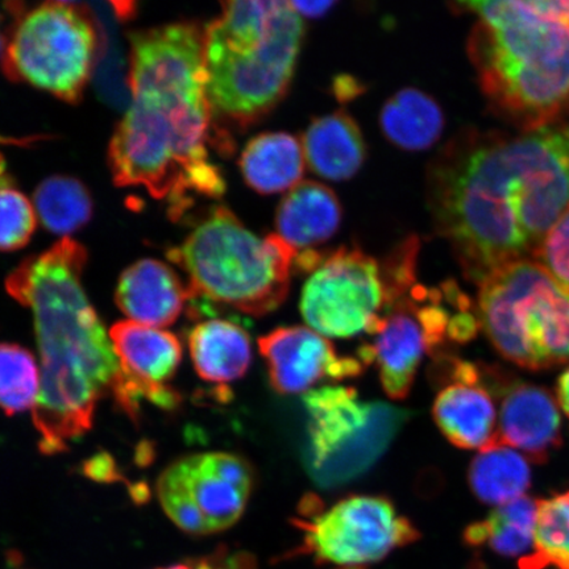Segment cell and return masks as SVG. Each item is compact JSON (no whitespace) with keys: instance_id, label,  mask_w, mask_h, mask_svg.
Instances as JSON below:
<instances>
[{"instance_id":"836d02e7","label":"cell","mask_w":569,"mask_h":569,"mask_svg":"<svg viewBox=\"0 0 569 569\" xmlns=\"http://www.w3.org/2000/svg\"><path fill=\"white\" fill-rule=\"evenodd\" d=\"M4 141L3 138H0V142ZM11 187V178L7 174L6 162L3 156L0 154V189Z\"/></svg>"},{"instance_id":"6da1fadb","label":"cell","mask_w":569,"mask_h":569,"mask_svg":"<svg viewBox=\"0 0 569 569\" xmlns=\"http://www.w3.org/2000/svg\"><path fill=\"white\" fill-rule=\"evenodd\" d=\"M426 196L469 281L536 260L569 208V120L516 134L461 132L427 169Z\"/></svg>"},{"instance_id":"cb8c5ba5","label":"cell","mask_w":569,"mask_h":569,"mask_svg":"<svg viewBox=\"0 0 569 569\" xmlns=\"http://www.w3.org/2000/svg\"><path fill=\"white\" fill-rule=\"evenodd\" d=\"M468 482L481 502L498 508L526 496L531 468L521 452L495 440L472 460Z\"/></svg>"},{"instance_id":"d6a6232c","label":"cell","mask_w":569,"mask_h":569,"mask_svg":"<svg viewBox=\"0 0 569 569\" xmlns=\"http://www.w3.org/2000/svg\"><path fill=\"white\" fill-rule=\"evenodd\" d=\"M557 397L561 410H563L569 418V368L559 377Z\"/></svg>"},{"instance_id":"4dcf8cb0","label":"cell","mask_w":569,"mask_h":569,"mask_svg":"<svg viewBox=\"0 0 569 569\" xmlns=\"http://www.w3.org/2000/svg\"><path fill=\"white\" fill-rule=\"evenodd\" d=\"M532 10L569 28V0H531Z\"/></svg>"},{"instance_id":"e575fe53","label":"cell","mask_w":569,"mask_h":569,"mask_svg":"<svg viewBox=\"0 0 569 569\" xmlns=\"http://www.w3.org/2000/svg\"><path fill=\"white\" fill-rule=\"evenodd\" d=\"M158 569H194L193 567H191V565H174V566H169V567H166V568H158Z\"/></svg>"},{"instance_id":"d4e9b609","label":"cell","mask_w":569,"mask_h":569,"mask_svg":"<svg viewBox=\"0 0 569 569\" xmlns=\"http://www.w3.org/2000/svg\"><path fill=\"white\" fill-rule=\"evenodd\" d=\"M538 500L525 496L498 507L483 521L475 522L465 531L468 546H488L501 557L517 558L532 551Z\"/></svg>"},{"instance_id":"f1b7e54d","label":"cell","mask_w":569,"mask_h":569,"mask_svg":"<svg viewBox=\"0 0 569 569\" xmlns=\"http://www.w3.org/2000/svg\"><path fill=\"white\" fill-rule=\"evenodd\" d=\"M36 226L38 216L30 199L11 187L0 189V251H18L26 247Z\"/></svg>"},{"instance_id":"5b68a950","label":"cell","mask_w":569,"mask_h":569,"mask_svg":"<svg viewBox=\"0 0 569 569\" xmlns=\"http://www.w3.org/2000/svg\"><path fill=\"white\" fill-rule=\"evenodd\" d=\"M203 32L212 111L249 126L281 102L293 80L305 27L290 2H227Z\"/></svg>"},{"instance_id":"44dd1931","label":"cell","mask_w":569,"mask_h":569,"mask_svg":"<svg viewBox=\"0 0 569 569\" xmlns=\"http://www.w3.org/2000/svg\"><path fill=\"white\" fill-rule=\"evenodd\" d=\"M189 351L198 376L220 386L240 380L252 361L248 332L226 319H209L194 326L189 333Z\"/></svg>"},{"instance_id":"7c38bea8","label":"cell","mask_w":569,"mask_h":569,"mask_svg":"<svg viewBox=\"0 0 569 569\" xmlns=\"http://www.w3.org/2000/svg\"><path fill=\"white\" fill-rule=\"evenodd\" d=\"M254 475L249 462L229 452L177 459L158 480L159 501L178 529L206 537L232 528L243 517Z\"/></svg>"},{"instance_id":"4316f807","label":"cell","mask_w":569,"mask_h":569,"mask_svg":"<svg viewBox=\"0 0 569 569\" xmlns=\"http://www.w3.org/2000/svg\"><path fill=\"white\" fill-rule=\"evenodd\" d=\"M569 569V492L538 500L532 551L519 560L521 569Z\"/></svg>"},{"instance_id":"83f0119b","label":"cell","mask_w":569,"mask_h":569,"mask_svg":"<svg viewBox=\"0 0 569 569\" xmlns=\"http://www.w3.org/2000/svg\"><path fill=\"white\" fill-rule=\"evenodd\" d=\"M41 373L34 356L24 347L0 343V409L7 416L34 410Z\"/></svg>"},{"instance_id":"8fae6325","label":"cell","mask_w":569,"mask_h":569,"mask_svg":"<svg viewBox=\"0 0 569 569\" xmlns=\"http://www.w3.org/2000/svg\"><path fill=\"white\" fill-rule=\"evenodd\" d=\"M293 525L302 532L296 553L337 569H367L421 538L410 519L382 496H351L327 509L318 497L308 496Z\"/></svg>"},{"instance_id":"2e32d148","label":"cell","mask_w":569,"mask_h":569,"mask_svg":"<svg viewBox=\"0 0 569 569\" xmlns=\"http://www.w3.org/2000/svg\"><path fill=\"white\" fill-rule=\"evenodd\" d=\"M450 369L451 382L433 401V421L455 447L481 451L497 439L493 397L472 362L452 360Z\"/></svg>"},{"instance_id":"484cf974","label":"cell","mask_w":569,"mask_h":569,"mask_svg":"<svg viewBox=\"0 0 569 569\" xmlns=\"http://www.w3.org/2000/svg\"><path fill=\"white\" fill-rule=\"evenodd\" d=\"M33 208L46 229L63 238L88 224L94 210L87 187L67 176L42 181L34 190Z\"/></svg>"},{"instance_id":"30bf717a","label":"cell","mask_w":569,"mask_h":569,"mask_svg":"<svg viewBox=\"0 0 569 569\" xmlns=\"http://www.w3.org/2000/svg\"><path fill=\"white\" fill-rule=\"evenodd\" d=\"M99 33L82 4L48 2L21 13L3 53L4 73L13 81L76 103L94 68Z\"/></svg>"},{"instance_id":"4fadbf2b","label":"cell","mask_w":569,"mask_h":569,"mask_svg":"<svg viewBox=\"0 0 569 569\" xmlns=\"http://www.w3.org/2000/svg\"><path fill=\"white\" fill-rule=\"evenodd\" d=\"M388 302L382 264L359 248H340L320 260L306 280L300 309L311 330L348 339L372 336Z\"/></svg>"},{"instance_id":"9a60e30c","label":"cell","mask_w":569,"mask_h":569,"mask_svg":"<svg viewBox=\"0 0 569 569\" xmlns=\"http://www.w3.org/2000/svg\"><path fill=\"white\" fill-rule=\"evenodd\" d=\"M109 332L131 400L138 407L149 401L162 409L176 408L180 396L167 386L182 360L181 341L174 333L132 320L113 325Z\"/></svg>"},{"instance_id":"ac0fdd59","label":"cell","mask_w":569,"mask_h":569,"mask_svg":"<svg viewBox=\"0 0 569 569\" xmlns=\"http://www.w3.org/2000/svg\"><path fill=\"white\" fill-rule=\"evenodd\" d=\"M190 297L189 287L172 268L159 260L144 259L120 276L116 300L128 320L161 329L180 318Z\"/></svg>"},{"instance_id":"ba28073f","label":"cell","mask_w":569,"mask_h":569,"mask_svg":"<svg viewBox=\"0 0 569 569\" xmlns=\"http://www.w3.org/2000/svg\"><path fill=\"white\" fill-rule=\"evenodd\" d=\"M480 320L457 283L427 288L417 277L391 284L389 303L358 358L379 369L383 391L395 401L410 395L427 355L447 341L467 343L478 333Z\"/></svg>"},{"instance_id":"603a6c76","label":"cell","mask_w":569,"mask_h":569,"mask_svg":"<svg viewBox=\"0 0 569 569\" xmlns=\"http://www.w3.org/2000/svg\"><path fill=\"white\" fill-rule=\"evenodd\" d=\"M382 132L395 146L423 151L440 139L445 117L439 104L426 92L403 89L388 99L380 116Z\"/></svg>"},{"instance_id":"ffe728a7","label":"cell","mask_w":569,"mask_h":569,"mask_svg":"<svg viewBox=\"0 0 569 569\" xmlns=\"http://www.w3.org/2000/svg\"><path fill=\"white\" fill-rule=\"evenodd\" d=\"M302 147L312 172L331 181L350 180L367 158L365 137L345 111L316 119L305 132Z\"/></svg>"},{"instance_id":"d6986e66","label":"cell","mask_w":569,"mask_h":569,"mask_svg":"<svg viewBox=\"0 0 569 569\" xmlns=\"http://www.w3.org/2000/svg\"><path fill=\"white\" fill-rule=\"evenodd\" d=\"M338 197L326 184L303 181L282 199L276 216L277 234L303 253L330 240L341 223Z\"/></svg>"},{"instance_id":"9c48e42d","label":"cell","mask_w":569,"mask_h":569,"mask_svg":"<svg viewBox=\"0 0 569 569\" xmlns=\"http://www.w3.org/2000/svg\"><path fill=\"white\" fill-rule=\"evenodd\" d=\"M308 412L306 467L318 486H343L366 473L387 452L409 412L362 401L348 387L327 386L303 396Z\"/></svg>"},{"instance_id":"e0dca14e","label":"cell","mask_w":569,"mask_h":569,"mask_svg":"<svg viewBox=\"0 0 569 569\" xmlns=\"http://www.w3.org/2000/svg\"><path fill=\"white\" fill-rule=\"evenodd\" d=\"M501 390L497 442L545 462L561 443V418L557 401L542 387L509 382Z\"/></svg>"},{"instance_id":"3957f363","label":"cell","mask_w":569,"mask_h":569,"mask_svg":"<svg viewBox=\"0 0 569 569\" xmlns=\"http://www.w3.org/2000/svg\"><path fill=\"white\" fill-rule=\"evenodd\" d=\"M88 251L69 237L31 256L7 277L6 289L33 315L41 390L33 425L40 451L68 450L87 433L99 401L113 398L124 375L102 320L83 289Z\"/></svg>"},{"instance_id":"7402d4cb","label":"cell","mask_w":569,"mask_h":569,"mask_svg":"<svg viewBox=\"0 0 569 569\" xmlns=\"http://www.w3.org/2000/svg\"><path fill=\"white\" fill-rule=\"evenodd\" d=\"M240 169L249 187L261 194L291 190L303 176V147L289 133H261L246 146Z\"/></svg>"},{"instance_id":"7a4b0ae2","label":"cell","mask_w":569,"mask_h":569,"mask_svg":"<svg viewBox=\"0 0 569 569\" xmlns=\"http://www.w3.org/2000/svg\"><path fill=\"white\" fill-rule=\"evenodd\" d=\"M131 104L109 147L112 180L144 188L181 218L198 196L219 198L222 170L210 159L212 107L203 32L174 23L131 34Z\"/></svg>"},{"instance_id":"f546056e","label":"cell","mask_w":569,"mask_h":569,"mask_svg":"<svg viewBox=\"0 0 569 569\" xmlns=\"http://www.w3.org/2000/svg\"><path fill=\"white\" fill-rule=\"evenodd\" d=\"M536 260L569 290V208L547 234Z\"/></svg>"},{"instance_id":"52a82bcc","label":"cell","mask_w":569,"mask_h":569,"mask_svg":"<svg viewBox=\"0 0 569 569\" xmlns=\"http://www.w3.org/2000/svg\"><path fill=\"white\" fill-rule=\"evenodd\" d=\"M479 288L480 326L505 359L529 371L569 361V290L540 262H513Z\"/></svg>"},{"instance_id":"277c9868","label":"cell","mask_w":569,"mask_h":569,"mask_svg":"<svg viewBox=\"0 0 569 569\" xmlns=\"http://www.w3.org/2000/svg\"><path fill=\"white\" fill-rule=\"evenodd\" d=\"M475 13L468 54L497 112L533 131L569 112V28L540 16L525 0L462 2Z\"/></svg>"},{"instance_id":"d590c367","label":"cell","mask_w":569,"mask_h":569,"mask_svg":"<svg viewBox=\"0 0 569 569\" xmlns=\"http://www.w3.org/2000/svg\"><path fill=\"white\" fill-rule=\"evenodd\" d=\"M0 24H2V21H0ZM6 44L7 42L4 41L2 32H0V54L4 53Z\"/></svg>"},{"instance_id":"1f68e13d","label":"cell","mask_w":569,"mask_h":569,"mask_svg":"<svg viewBox=\"0 0 569 569\" xmlns=\"http://www.w3.org/2000/svg\"><path fill=\"white\" fill-rule=\"evenodd\" d=\"M298 16L308 18H320L325 16L327 11H330L331 7L336 6L333 2H290Z\"/></svg>"},{"instance_id":"5bb4252c","label":"cell","mask_w":569,"mask_h":569,"mask_svg":"<svg viewBox=\"0 0 569 569\" xmlns=\"http://www.w3.org/2000/svg\"><path fill=\"white\" fill-rule=\"evenodd\" d=\"M270 386L281 395L309 393L323 381L356 379L366 366L343 356L320 333L308 327H280L259 339Z\"/></svg>"},{"instance_id":"8992f818","label":"cell","mask_w":569,"mask_h":569,"mask_svg":"<svg viewBox=\"0 0 569 569\" xmlns=\"http://www.w3.org/2000/svg\"><path fill=\"white\" fill-rule=\"evenodd\" d=\"M297 256L279 234L261 239L217 206L168 258L188 274L191 297L261 317L287 298Z\"/></svg>"}]
</instances>
